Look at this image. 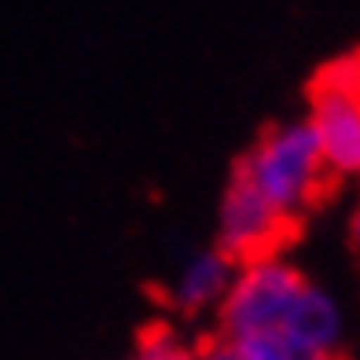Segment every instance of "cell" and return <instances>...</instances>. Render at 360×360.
I'll use <instances>...</instances> for the list:
<instances>
[{"mask_svg": "<svg viewBox=\"0 0 360 360\" xmlns=\"http://www.w3.org/2000/svg\"><path fill=\"white\" fill-rule=\"evenodd\" d=\"M250 173L269 202L283 214L305 217L331 206L342 191V173L327 162L313 122H269L247 151Z\"/></svg>", "mask_w": 360, "mask_h": 360, "instance_id": "obj_1", "label": "cell"}, {"mask_svg": "<svg viewBox=\"0 0 360 360\" xmlns=\"http://www.w3.org/2000/svg\"><path fill=\"white\" fill-rule=\"evenodd\" d=\"M302 236H305V217L276 210L269 195L257 188L247 155H239L224 184L221 232H217V250L228 257V265L243 272L272 265Z\"/></svg>", "mask_w": 360, "mask_h": 360, "instance_id": "obj_2", "label": "cell"}, {"mask_svg": "<svg viewBox=\"0 0 360 360\" xmlns=\"http://www.w3.org/2000/svg\"><path fill=\"white\" fill-rule=\"evenodd\" d=\"M305 96L327 162L342 176L360 173V48L316 67Z\"/></svg>", "mask_w": 360, "mask_h": 360, "instance_id": "obj_3", "label": "cell"}, {"mask_svg": "<svg viewBox=\"0 0 360 360\" xmlns=\"http://www.w3.org/2000/svg\"><path fill=\"white\" fill-rule=\"evenodd\" d=\"M309 290V280L283 261L261 269L239 272L232 290L224 294L217 309V335L224 338H265V335H283V327L294 313L298 298Z\"/></svg>", "mask_w": 360, "mask_h": 360, "instance_id": "obj_4", "label": "cell"}, {"mask_svg": "<svg viewBox=\"0 0 360 360\" xmlns=\"http://www.w3.org/2000/svg\"><path fill=\"white\" fill-rule=\"evenodd\" d=\"M228 290H232V265H228V257L214 247V250H206L191 261L173 290H158L162 294L158 302L173 305L180 316H195V313H202L206 305L224 302Z\"/></svg>", "mask_w": 360, "mask_h": 360, "instance_id": "obj_5", "label": "cell"}, {"mask_svg": "<svg viewBox=\"0 0 360 360\" xmlns=\"http://www.w3.org/2000/svg\"><path fill=\"white\" fill-rule=\"evenodd\" d=\"M283 338H290L294 346H302L309 353H335V338H338V313L327 302V294L309 283V290L298 298L294 313L283 327Z\"/></svg>", "mask_w": 360, "mask_h": 360, "instance_id": "obj_6", "label": "cell"}, {"mask_svg": "<svg viewBox=\"0 0 360 360\" xmlns=\"http://www.w3.org/2000/svg\"><path fill=\"white\" fill-rule=\"evenodd\" d=\"M133 360H199L191 349H184L173 335L169 323H143V331L136 338V356Z\"/></svg>", "mask_w": 360, "mask_h": 360, "instance_id": "obj_7", "label": "cell"}, {"mask_svg": "<svg viewBox=\"0 0 360 360\" xmlns=\"http://www.w3.org/2000/svg\"><path fill=\"white\" fill-rule=\"evenodd\" d=\"M195 356L199 360H250L247 353H243L239 342L224 338V335H206L199 342V349H195Z\"/></svg>", "mask_w": 360, "mask_h": 360, "instance_id": "obj_8", "label": "cell"}, {"mask_svg": "<svg viewBox=\"0 0 360 360\" xmlns=\"http://www.w3.org/2000/svg\"><path fill=\"white\" fill-rule=\"evenodd\" d=\"M349 247L360 254V206H356V214H353V221H349Z\"/></svg>", "mask_w": 360, "mask_h": 360, "instance_id": "obj_9", "label": "cell"}]
</instances>
